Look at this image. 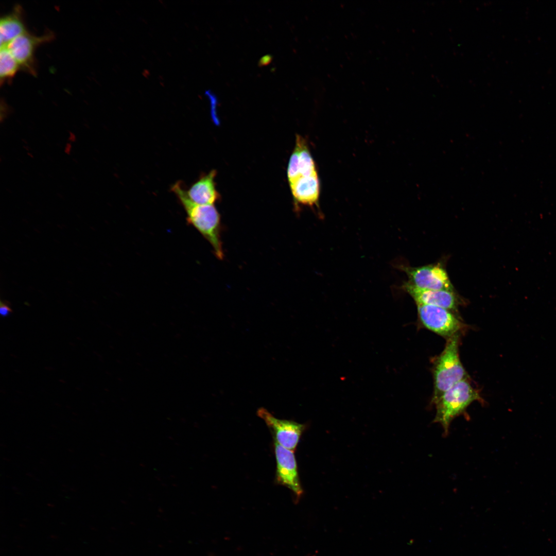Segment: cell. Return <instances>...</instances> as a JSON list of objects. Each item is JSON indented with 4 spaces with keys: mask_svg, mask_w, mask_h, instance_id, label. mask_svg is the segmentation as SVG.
Segmentation results:
<instances>
[{
    "mask_svg": "<svg viewBox=\"0 0 556 556\" xmlns=\"http://www.w3.org/2000/svg\"><path fill=\"white\" fill-rule=\"evenodd\" d=\"M216 175V170H212L208 173L202 175L188 190H186L188 198L198 204H214L219 198L214 180Z\"/></svg>",
    "mask_w": 556,
    "mask_h": 556,
    "instance_id": "obj_11",
    "label": "cell"
},
{
    "mask_svg": "<svg viewBox=\"0 0 556 556\" xmlns=\"http://www.w3.org/2000/svg\"><path fill=\"white\" fill-rule=\"evenodd\" d=\"M294 151L297 155L300 177L318 173L307 143L300 135L297 136Z\"/></svg>",
    "mask_w": 556,
    "mask_h": 556,
    "instance_id": "obj_13",
    "label": "cell"
},
{
    "mask_svg": "<svg viewBox=\"0 0 556 556\" xmlns=\"http://www.w3.org/2000/svg\"><path fill=\"white\" fill-rule=\"evenodd\" d=\"M272 60V56L270 54H267L263 56L258 62V65L260 67L266 66L270 64Z\"/></svg>",
    "mask_w": 556,
    "mask_h": 556,
    "instance_id": "obj_16",
    "label": "cell"
},
{
    "mask_svg": "<svg viewBox=\"0 0 556 556\" xmlns=\"http://www.w3.org/2000/svg\"><path fill=\"white\" fill-rule=\"evenodd\" d=\"M27 32L24 23L21 7L17 5L12 12L0 20L1 47Z\"/></svg>",
    "mask_w": 556,
    "mask_h": 556,
    "instance_id": "obj_12",
    "label": "cell"
},
{
    "mask_svg": "<svg viewBox=\"0 0 556 556\" xmlns=\"http://www.w3.org/2000/svg\"><path fill=\"white\" fill-rule=\"evenodd\" d=\"M476 401L482 399L467 379L457 383L432 402L436 410L434 422L442 426L444 434L447 435L453 420L464 413Z\"/></svg>",
    "mask_w": 556,
    "mask_h": 556,
    "instance_id": "obj_3",
    "label": "cell"
},
{
    "mask_svg": "<svg viewBox=\"0 0 556 556\" xmlns=\"http://www.w3.org/2000/svg\"><path fill=\"white\" fill-rule=\"evenodd\" d=\"M257 414L270 429L274 441L287 449L292 451L296 449L305 428L304 425L291 420L279 419L264 408H259Z\"/></svg>",
    "mask_w": 556,
    "mask_h": 556,
    "instance_id": "obj_7",
    "label": "cell"
},
{
    "mask_svg": "<svg viewBox=\"0 0 556 556\" xmlns=\"http://www.w3.org/2000/svg\"><path fill=\"white\" fill-rule=\"evenodd\" d=\"M53 33L48 32L34 36L27 32L12 40L5 47L19 63L21 69L35 75L34 51L41 44L53 40Z\"/></svg>",
    "mask_w": 556,
    "mask_h": 556,
    "instance_id": "obj_6",
    "label": "cell"
},
{
    "mask_svg": "<svg viewBox=\"0 0 556 556\" xmlns=\"http://www.w3.org/2000/svg\"><path fill=\"white\" fill-rule=\"evenodd\" d=\"M402 288L413 298L416 305H433L453 311L457 309L459 304L454 291L421 289L407 282L403 284Z\"/></svg>",
    "mask_w": 556,
    "mask_h": 556,
    "instance_id": "obj_9",
    "label": "cell"
},
{
    "mask_svg": "<svg viewBox=\"0 0 556 556\" xmlns=\"http://www.w3.org/2000/svg\"><path fill=\"white\" fill-rule=\"evenodd\" d=\"M289 183L297 202L310 206H318L320 185L318 173L301 176Z\"/></svg>",
    "mask_w": 556,
    "mask_h": 556,
    "instance_id": "obj_10",
    "label": "cell"
},
{
    "mask_svg": "<svg viewBox=\"0 0 556 556\" xmlns=\"http://www.w3.org/2000/svg\"><path fill=\"white\" fill-rule=\"evenodd\" d=\"M398 268L407 274V282L417 288L454 291L448 274L440 263L416 267L401 265Z\"/></svg>",
    "mask_w": 556,
    "mask_h": 556,
    "instance_id": "obj_5",
    "label": "cell"
},
{
    "mask_svg": "<svg viewBox=\"0 0 556 556\" xmlns=\"http://www.w3.org/2000/svg\"><path fill=\"white\" fill-rule=\"evenodd\" d=\"M459 337L457 334L447 339L444 349L434 362L431 402L457 383L467 379V374L459 357Z\"/></svg>",
    "mask_w": 556,
    "mask_h": 556,
    "instance_id": "obj_2",
    "label": "cell"
},
{
    "mask_svg": "<svg viewBox=\"0 0 556 556\" xmlns=\"http://www.w3.org/2000/svg\"><path fill=\"white\" fill-rule=\"evenodd\" d=\"M12 311L9 305L2 301L0 302V313L3 317L8 316Z\"/></svg>",
    "mask_w": 556,
    "mask_h": 556,
    "instance_id": "obj_15",
    "label": "cell"
},
{
    "mask_svg": "<svg viewBox=\"0 0 556 556\" xmlns=\"http://www.w3.org/2000/svg\"><path fill=\"white\" fill-rule=\"evenodd\" d=\"M276 461V480L291 490L299 499L303 494L293 451L287 449L274 441Z\"/></svg>",
    "mask_w": 556,
    "mask_h": 556,
    "instance_id": "obj_8",
    "label": "cell"
},
{
    "mask_svg": "<svg viewBox=\"0 0 556 556\" xmlns=\"http://www.w3.org/2000/svg\"><path fill=\"white\" fill-rule=\"evenodd\" d=\"M20 66L9 51L5 47H1L0 78L1 83L11 79L20 70Z\"/></svg>",
    "mask_w": 556,
    "mask_h": 556,
    "instance_id": "obj_14",
    "label": "cell"
},
{
    "mask_svg": "<svg viewBox=\"0 0 556 556\" xmlns=\"http://www.w3.org/2000/svg\"><path fill=\"white\" fill-rule=\"evenodd\" d=\"M418 318L426 328L448 339L459 332L465 325L453 311L428 305H416Z\"/></svg>",
    "mask_w": 556,
    "mask_h": 556,
    "instance_id": "obj_4",
    "label": "cell"
},
{
    "mask_svg": "<svg viewBox=\"0 0 556 556\" xmlns=\"http://www.w3.org/2000/svg\"><path fill=\"white\" fill-rule=\"evenodd\" d=\"M183 206L188 222L194 227L211 245L215 255L219 259L224 254L220 237V215L214 204H198L187 197L181 181L171 188Z\"/></svg>",
    "mask_w": 556,
    "mask_h": 556,
    "instance_id": "obj_1",
    "label": "cell"
}]
</instances>
